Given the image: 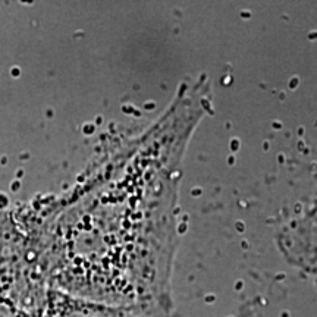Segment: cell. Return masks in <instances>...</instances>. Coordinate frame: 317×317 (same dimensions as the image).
Segmentation results:
<instances>
[{"label":"cell","mask_w":317,"mask_h":317,"mask_svg":"<svg viewBox=\"0 0 317 317\" xmlns=\"http://www.w3.org/2000/svg\"><path fill=\"white\" fill-rule=\"evenodd\" d=\"M191 104L179 100L43 229L35 261L50 289L106 306H170L175 175Z\"/></svg>","instance_id":"obj_1"},{"label":"cell","mask_w":317,"mask_h":317,"mask_svg":"<svg viewBox=\"0 0 317 317\" xmlns=\"http://www.w3.org/2000/svg\"><path fill=\"white\" fill-rule=\"evenodd\" d=\"M168 307L159 304L106 306L72 298L50 289L38 317H166Z\"/></svg>","instance_id":"obj_2"}]
</instances>
